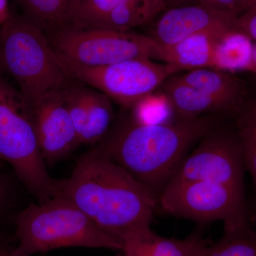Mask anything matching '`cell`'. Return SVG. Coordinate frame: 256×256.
Instances as JSON below:
<instances>
[{"label":"cell","instance_id":"cell-1","mask_svg":"<svg viewBox=\"0 0 256 256\" xmlns=\"http://www.w3.org/2000/svg\"><path fill=\"white\" fill-rule=\"evenodd\" d=\"M58 195L122 248L156 234L151 224L158 198L98 146L78 158L70 176L58 180Z\"/></svg>","mask_w":256,"mask_h":256},{"label":"cell","instance_id":"cell-2","mask_svg":"<svg viewBox=\"0 0 256 256\" xmlns=\"http://www.w3.org/2000/svg\"><path fill=\"white\" fill-rule=\"evenodd\" d=\"M216 126L207 116L150 124L130 118L96 146L158 198L188 149Z\"/></svg>","mask_w":256,"mask_h":256},{"label":"cell","instance_id":"cell-3","mask_svg":"<svg viewBox=\"0 0 256 256\" xmlns=\"http://www.w3.org/2000/svg\"><path fill=\"white\" fill-rule=\"evenodd\" d=\"M0 70L14 79L31 108L78 82L60 65L44 31L24 16L0 26Z\"/></svg>","mask_w":256,"mask_h":256},{"label":"cell","instance_id":"cell-4","mask_svg":"<svg viewBox=\"0 0 256 256\" xmlns=\"http://www.w3.org/2000/svg\"><path fill=\"white\" fill-rule=\"evenodd\" d=\"M18 246L12 256H32L68 247L122 250V246L102 232L78 207L58 195L32 204L16 218Z\"/></svg>","mask_w":256,"mask_h":256},{"label":"cell","instance_id":"cell-5","mask_svg":"<svg viewBox=\"0 0 256 256\" xmlns=\"http://www.w3.org/2000/svg\"><path fill=\"white\" fill-rule=\"evenodd\" d=\"M0 160L11 164L38 203L58 195V180L48 174L38 146L31 107L1 70Z\"/></svg>","mask_w":256,"mask_h":256},{"label":"cell","instance_id":"cell-6","mask_svg":"<svg viewBox=\"0 0 256 256\" xmlns=\"http://www.w3.org/2000/svg\"><path fill=\"white\" fill-rule=\"evenodd\" d=\"M45 34L54 52L85 65H108L134 58L164 63V46L150 36L129 31L64 26Z\"/></svg>","mask_w":256,"mask_h":256},{"label":"cell","instance_id":"cell-7","mask_svg":"<svg viewBox=\"0 0 256 256\" xmlns=\"http://www.w3.org/2000/svg\"><path fill=\"white\" fill-rule=\"evenodd\" d=\"M54 52L60 65L74 79L106 94L124 108H132L175 74L169 64L158 63L150 58L88 66Z\"/></svg>","mask_w":256,"mask_h":256},{"label":"cell","instance_id":"cell-8","mask_svg":"<svg viewBox=\"0 0 256 256\" xmlns=\"http://www.w3.org/2000/svg\"><path fill=\"white\" fill-rule=\"evenodd\" d=\"M159 207L166 214L198 224L248 222L244 190L212 182L171 180L158 196Z\"/></svg>","mask_w":256,"mask_h":256},{"label":"cell","instance_id":"cell-9","mask_svg":"<svg viewBox=\"0 0 256 256\" xmlns=\"http://www.w3.org/2000/svg\"><path fill=\"white\" fill-rule=\"evenodd\" d=\"M245 170L237 132L218 129L216 126L200 140L191 154L185 156L171 180L212 182L244 190Z\"/></svg>","mask_w":256,"mask_h":256},{"label":"cell","instance_id":"cell-10","mask_svg":"<svg viewBox=\"0 0 256 256\" xmlns=\"http://www.w3.org/2000/svg\"><path fill=\"white\" fill-rule=\"evenodd\" d=\"M165 10L164 0H74L64 26L128 32Z\"/></svg>","mask_w":256,"mask_h":256},{"label":"cell","instance_id":"cell-11","mask_svg":"<svg viewBox=\"0 0 256 256\" xmlns=\"http://www.w3.org/2000/svg\"><path fill=\"white\" fill-rule=\"evenodd\" d=\"M65 92L48 96L32 108L38 146L45 162L50 165L80 146L66 104Z\"/></svg>","mask_w":256,"mask_h":256},{"label":"cell","instance_id":"cell-12","mask_svg":"<svg viewBox=\"0 0 256 256\" xmlns=\"http://www.w3.org/2000/svg\"><path fill=\"white\" fill-rule=\"evenodd\" d=\"M164 11L150 36L162 46H172L188 36L203 32L237 28V16L234 13L202 4L183 5Z\"/></svg>","mask_w":256,"mask_h":256},{"label":"cell","instance_id":"cell-13","mask_svg":"<svg viewBox=\"0 0 256 256\" xmlns=\"http://www.w3.org/2000/svg\"><path fill=\"white\" fill-rule=\"evenodd\" d=\"M162 96L178 118L194 119L208 114L234 111L225 101L208 95L172 76L160 87Z\"/></svg>","mask_w":256,"mask_h":256},{"label":"cell","instance_id":"cell-14","mask_svg":"<svg viewBox=\"0 0 256 256\" xmlns=\"http://www.w3.org/2000/svg\"><path fill=\"white\" fill-rule=\"evenodd\" d=\"M235 28L203 32L188 36L172 46H163L164 63L169 64L174 74L184 70L213 68L214 56L218 38Z\"/></svg>","mask_w":256,"mask_h":256},{"label":"cell","instance_id":"cell-15","mask_svg":"<svg viewBox=\"0 0 256 256\" xmlns=\"http://www.w3.org/2000/svg\"><path fill=\"white\" fill-rule=\"evenodd\" d=\"M178 76L197 90L225 101L237 114L245 102L246 86L234 73L213 68H201L188 70Z\"/></svg>","mask_w":256,"mask_h":256},{"label":"cell","instance_id":"cell-16","mask_svg":"<svg viewBox=\"0 0 256 256\" xmlns=\"http://www.w3.org/2000/svg\"><path fill=\"white\" fill-rule=\"evenodd\" d=\"M252 40L238 28L218 38L214 56L213 68L225 72L250 70L256 73Z\"/></svg>","mask_w":256,"mask_h":256},{"label":"cell","instance_id":"cell-17","mask_svg":"<svg viewBox=\"0 0 256 256\" xmlns=\"http://www.w3.org/2000/svg\"><path fill=\"white\" fill-rule=\"evenodd\" d=\"M212 242L194 233L184 239L163 238L154 234L151 238L124 246V256H200Z\"/></svg>","mask_w":256,"mask_h":256},{"label":"cell","instance_id":"cell-18","mask_svg":"<svg viewBox=\"0 0 256 256\" xmlns=\"http://www.w3.org/2000/svg\"><path fill=\"white\" fill-rule=\"evenodd\" d=\"M200 256H256V232L248 222L224 225L222 238L210 242Z\"/></svg>","mask_w":256,"mask_h":256},{"label":"cell","instance_id":"cell-19","mask_svg":"<svg viewBox=\"0 0 256 256\" xmlns=\"http://www.w3.org/2000/svg\"><path fill=\"white\" fill-rule=\"evenodd\" d=\"M112 100L90 87L87 120L80 136V144L99 143L109 132L114 119Z\"/></svg>","mask_w":256,"mask_h":256},{"label":"cell","instance_id":"cell-20","mask_svg":"<svg viewBox=\"0 0 256 256\" xmlns=\"http://www.w3.org/2000/svg\"><path fill=\"white\" fill-rule=\"evenodd\" d=\"M23 16L44 32L64 26L74 0H15Z\"/></svg>","mask_w":256,"mask_h":256},{"label":"cell","instance_id":"cell-21","mask_svg":"<svg viewBox=\"0 0 256 256\" xmlns=\"http://www.w3.org/2000/svg\"><path fill=\"white\" fill-rule=\"evenodd\" d=\"M237 134L242 146L246 170L256 188V99L242 104L238 112Z\"/></svg>","mask_w":256,"mask_h":256},{"label":"cell","instance_id":"cell-22","mask_svg":"<svg viewBox=\"0 0 256 256\" xmlns=\"http://www.w3.org/2000/svg\"><path fill=\"white\" fill-rule=\"evenodd\" d=\"M236 24L240 31L256 42V6L237 16Z\"/></svg>","mask_w":256,"mask_h":256},{"label":"cell","instance_id":"cell-23","mask_svg":"<svg viewBox=\"0 0 256 256\" xmlns=\"http://www.w3.org/2000/svg\"><path fill=\"white\" fill-rule=\"evenodd\" d=\"M238 2V0H192L191 4H202L213 9L233 13Z\"/></svg>","mask_w":256,"mask_h":256},{"label":"cell","instance_id":"cell-24","mask_svg":"<svg viewBox=\"0 0 256 256\" xmlns=\"http://www.w3.org/2000/svg\"><path fill=\"white\" fill-rule=\"evenodd\" d=\"M256 6V0H238L233 13L236 16H240Z\"/></svg>","mask_w":256,"mask_h":256},{"label":"cell","instance_id":"cell-25","mask_svg":"<svg viewBox=\"0 0 256 256\" xmlns=\"http://www.w3.org/2000/svg\"><path fill=\"white\" fill-rule=\"evenodd\" d=\"M9 8V0H0V26L11 18Z\"/></svg>","mask_w":256,"mask_h":256},{"label":"cell","instance_id":"cell-26","mask_svg":"<svg viewBox=\"0 0 256 256\" xmlns=\"http://www.w3.org/2000/svg\"><path fill=\"white\" fill-rule=\"evenodd\" d=\"M192 0H164L166 10L191 4Z\"/></svg>","mask_w":256,"mask_h":256},{"label":"cell","instance_id":"cell-27","mask_svg":"<svg viewBox=\"0 0 256 256\" xmlns=\"http://www.w3.org/2000/svg\"><path fill=\"white\" fill-rule=\"evenodd\" d=\"M0 256H12L11 250H8L4 248H0Z\"/></svg>","mask_w":256,"mask_h":256},{"label":"cell","instance_id":"cell-28","mask_svg":"<svg viewBox=\"0 0 256 256\" xmlns=\"http://www.w3.org/2000/svg\"><path fill=\"white\" fill-rule=\"evenodd\" d=\"M254 66H255L256 74V46H254Z\"/></svg>","mask_w":256,"mask_h":256},{"label":"cell","instance_id":"cell-29","mask_svg":"<svg viewBox=\"0 0 256 256\" xmlns=\"http://www.w3.org/2000/svg\"><path fill=\"white\" fill-rule=\"evenodd\" d=\"M1 196H2V188H1V185H0V200H1Z\"/></svg>","mask_w":256,"mask_h":256}]
</instances>
